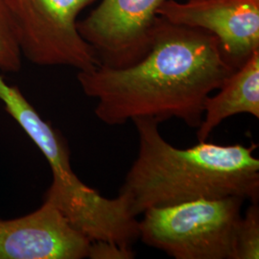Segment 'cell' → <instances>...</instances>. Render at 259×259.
Wrapping results in <instances>:
<instances>
[{
    "label": "cell",
    "instance_id": "8fae6325",
    "mask_svg": "<svg viewBox=\"0 0 259 259\" xmlns=\"http://www.w3.org/2000/svg\"><path fill=\"white\" fill-rule=\"evenodd\" d=\"M22 65V54L9 9L0 0V70L18 72Z\"/></svg>",
    "mask_w": 259,
    "mask_h": 259
},
{
    "label": "cell",
    "instance_id": "5b68a950",
    "mask_svg": "<svg viewBox=\"0 0 259 259\" xmlns=\"http://www.w3.org/2000/svg\"><path fill=\"white\" fill-rule=\"evenodd\" d=\"M22 56L42 66L65 65L89 71L100 65L78 31L77 18L96 0H4Z\"/></svg>",
    "mask_w": 259,
    "mask_h": 259
},
{
    "label": "cell",
    "instance_id": "7c38bea8",
    "mask_svg": "<svg viewBox=\"0 0 259 259\" xmlns=\"http://www.w3.org/2000/svg\"><path fill=\"white\" fill-rule=\"evenodd\" d=\"M136 252L132 247L121 246L110 241H93L89 250L88 258L133 259Z\"/></svg>",
    "mask_w": 259,
    "mask_h": 259
},
{
    "label": "cell",
    "instance_id": "8992f818",
    "mask_svg": "<svg viewBox=\"0 0 259 259\" xmlns=\"http://www.w3.org/2000/svg\"><path fill=\"white\" fill-rule=\"evenodd\" d=\"M165 0H101L78 22V31L93 47L100 65L124 67L148 52Z\"/></svg>",
    "mask_w": 259,
    "mask_h": 259
},
{
    "label": "cell",
    "instance_id": "52a82bcc",
    "mask_svg": "<svg viewBox=\"0 0 259 259\" xmlns=\"http://www.w3.org/2000/svg\"><path fill=\"white\" fill-rule=\"evenodd\" d=\"M157 14L173 24L212 34L234 69L259 50V0H165Z\"/></svg>",
    "mask_w": 259,
    "mask_h": 259
},
{
    "label": "cell",
    "instance_id": "30bf717a",
    "mask_svg": "<svg viewBox=\"0 0 259 259\" xmlns=\"http://www.w3.org/2000/svg\"><path fill=\"white\" fill-rule=\"evenodd\" d=\"M259 258V206L258 202H250L245 215L238 223L233 259Z\"/></svg>",
    "mask_w": 259,
    "mask_h": 259
},
{
    "label": "cell",
    "instance_id": "ba28073f",
    "mask_svg": "<svg viewBox=\"0 0 259 259\" xmlns=\"http://www.w3.org/2000/svg\"><path fill=\"white\" fill-rule=\"evenodd\" d=\"M91 243L47 200L27 215L0 219V259L87 258Z\"/></svg>",
    "mask_w": 259,
    "mask_h": 259
},
{
    "label": "cell",
    "instance_id": "3957f363",
    "mask_svg": "<svg viewBox=\"0 0 259 259\" xmlns=\"http://www.w3.org/2000/svg\"><path fill=\"white\" fill-rule=\"evenodd\" d=\"M0 101L42 153L52 172V183L45 194L69 223L90 240L110 241L133 247L139 240V220L125 200L103 197L75 174L70 150L64 136L46 121L17 85L0 75Z\"/></svg>",
    "mask_w": 259,
    "mask_h": 259
},
{
    "label": "cell",
    "instance_id": "9c48e42d",
    "mask_svg": "<svg viewBox=\"0 0 259 259\" xmlns=\"http://www.w3.org/2000/svg\"><path fill=\"white\" fill-rule=\"evenodd\" d=\"M218 91L205 100L203 120L197 128L198 141H206L213 130L233 115L248 113L259 118V50L234 70Z\"/></svg>",
    "mask_w": 259,
    "mask_h": 259
},
{
    "label": "cell",
    "instance_id": "277c9868",
    "mask_svg": "<svg viewBox=\"0 0 259 259\" xmlns=\"http://www.w3.org/2000/svg\"><path fill=\"white\" fill-rule=\"evenodd\" d=\"M244 202L229 196L150 208L139 221V240L176 259H233Z\"/></svg>",
    "mask_w": 259,
    "mask_h": 259
},
{
    "label": "cell",
    "instance_id": "6da1fadb",
    "mask_svg": "<svg viewBox=\"0 0 259 259\" xmlns=\"http://www.w3.org/2000/svg\"><path fill=\"white\" fill-rule=\"evenodd\" d=\"M236 70L212 34L158 17L148 52L124 67L99 65L77 75L83 93L97 100L94 113L109 126L135 118H177L198 128L206 98Z\"/></svg>",
    "mask_w": 259,
    "mask_h": 259
},
{
    "label": "cell",
    "instance_id": "7a4b0ae2",
    "mask_svg": "<svg viewBox=\"0 0 259 259\" xmlns=\"http://www.w3.org/2000/svg\"><path fill=\"white\" fill-rule=\"evenodd\" d=\"M139 152L119 190L136 217L154 207L229 196L258 202L255 143L220 145L199 141L177 148L159 133L157 121L135 118Z\"/></svg>",
    "mask_w": 259,
    "mask_h": 259
}]
</instances>
